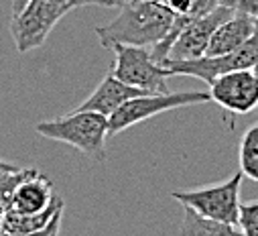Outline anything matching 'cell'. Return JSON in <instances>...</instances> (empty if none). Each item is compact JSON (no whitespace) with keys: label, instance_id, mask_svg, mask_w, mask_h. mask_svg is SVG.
Masks as SVG:
<instances>
[{"label":"cell","instance_id":"obj_1","mask_svg":"<svg viewBox=\"0 0 258 236\" xmlns=\"http://www.w3.org/2000/svg\"><path fill=\"white\" fill-rule=\"evenodd\" d=\"M179 15L157 0H131L112 23L96 27V35L106 49L114 43L153 49L167 39Z\"/></svg>","mask_w":258,"mask_h":236},{"label":"cell","instance_id":"obj_2","mask_svg":"<svg viewBox=\"0 0 258 236\" xmlns=\"http://www.w3.org/2000/svg\"><path fill=\"white\" fill-rule=\"evenodd\" d=\"M35 131L45 139L66 143L82 151L94 161L100 163L106 161V139L110 137V131H108V116L104 114L90 110H76L68 116L37 123Z\"/></svg>","mask_w":258,"mask_h":236},{"label":"cell","instance_id":"obj_3","mask_svg":"<svg viewBox=\"0 0 258 236\" xmlns=\"http://www.w3.org/2000/svg\"><path fill=\"white\" fill-rule=\"evenodd\" d=\"M244 175L242 171L232 173L228 180L212 184L198 190H179L171 196L185 208H191L204 218L238 224L240 218V186Z\"/></svg>","mask_w":258,"mask_h":236},{"label":"cell","instance_id":"obj_4","mask_svg":"<svg viewBox=\"0 0 258 236\" xmlns=\"http://www.w3.org/2000/svg\"><path fill=\"white\" fill-rule=\"evenodd\" d=\"M108 51L114 53V68L110 72L114 78L133 88H141L149 94L169 92L167 80L173 74L171 70L155 62L151 57V49L114 43L108 47Z\"/></svg>","mask_w":258,"mask_h":236},{"label":"cell","instance_id":"obj_5","mask_svg":"<svg viewBox=\"0 0 258 236\" xmlns=\"http://www.w3.org/2000/svg\"><path fill=\"white\" fill-rule=\"evenodd\" d=\"M70 13V0H29L11 17V33L19 53L33 51L45 43L53 27Z\"/></svg>","mask_w":258,"mask_h":236},{"label":"cell","instance_id":"obj_6","mask_svg":"<svg viewBox=\"0 0 258 236\" xmlns=\"http://www.w3.org/2000/svg\"><path fill=\"white\" fill-rule=\"evenodd\" d=\"M212 96L210 92H165V94H145L139 98L128 100L126 104H122L110 118H108V131L110 137L131 129L143 121L149 118L175 110V108H185V106H193V104H206L210 102Z\"/></svg>","mask_w":258,"mask_h":236},{"label":"cell","instance_id":"obj_7","mask_svg":"<svg viewBox=\"0 0 258 236\" xmlns=\"http://www.w3.org/2000/svg\"><path fill=\"white\" fill-rule=\"evenodd\" d=\"M256 64H258V29L242 47H238L232 53L216 55V57L204 55L200 59H187V62H171V59H167L163 66L171 70L173 76H191L210 86L216 78L228 72L252 70Z\"/></svg>","mask_w":258,"mask_h":236},{"label":"cell","instance_id":"obj_8","mask_svg":"<svg viewBox=\"0 0 258 236\" xmlns=\"http://www.w3.org/2000/svg\"><path fill=\"white\" fill-rule=\"evenodd\" d=\"M232 15H234L232 7L220 5L218 9H214L212 13L204 15V17L191 19L181 29V33L177 35V39H175L167 59H171V62H187V59H200V57H204L206 51H208L212 35ZM167 59H165V62H167Z\"/></svg>","mask_w":258,"mask_h":236},{"label":"cell","instance_id":"obj_9","mask_svg":"<svg viewBox=\"0 0 258 236\" xmlns=\"http://www.w3.org/2000/svg\"><path fill=\"white\" fill-rule=\"evenodd\" d=\"M212 100L232 114H248L258 108V76L254 70H236L210 84Z\"/></svg>","mask_w":258,"mask_h":236},{"label":"cell","instance_id":"obj_10","mask_svg":"<svg viewBox=\"0 0 258 236\" xmlns=\"http://www.w3.org/2000/svg\"><path fill=\"white\" fill-rule=\"evenodd\" d=\"M57 198L59 196L55 194L51 180L45 177L39 169H35L27 180H23L21 186L17 188L9 212L23 214V216L39 214V212H45Z\"/></svg>","mask_w":258,"mask_h":236},{"label":"cell","instance_id":"obj_11","mask_svg":"<svg viewBox=\"0 0 258 236\" xmlns=\"http://www.w3.org/2000/svg\"><path fill=\"white\" fill-rule=\"evenodd\" d=\"M149 92L141 90V88H133L124 82H120L118 78H114L112 74H108L100 86L90 94V98H86L78 110H90V112H98V114H104V116H112L122 104H126L128 100L133 98H139V96H145Z\"/></svg>","mask_w":258,"mask_h":236},{"label":"cell","instance_id":"obj_12","mask_svg":"<svg viewBox=\"0 0 258 236\" xmlns=\"http://www.w3.org/2000/svg\"><path fill=\"white\" fill-rule=\"evenodd\" d=\"M256 29H258V21L254 17L234 9V15L228 21H224L212 35L206 55L216 57V55H226L236 51L256 33Z\"/></svg>","mask_w":258,"mask_h":236},{"label":"cell","instance_id":"obj_13","mask_svg":"<svg viewBox=\"0 0 258 236\" xmlns=\"http://www.w3.org/2000/svg\"><path fill=\"white\" fill-rule=\"evenodd\" d=\"M181 236H246L238 224H228L212 218H204L191 208L183 206Z\"/></svg>","mask_w":258,"mask_h":236},{"label":"cell","instance_id":"obj_14","mask_svg":"<svg viewBox=\"0 0 258 236\" xmlns=\"http://www.w3.org/2000/svg\"><path fill=\"white\" fill-rule=\"evenodd\" d=\"M63 210V200L57 198L45 212L39 214H31V216H23V214H15V212H7V216L0 222V232L7 234V236H25L31 234L39 228H43L45 224L51 222V218Z\"/></svg>","mask_w":258,"mask_h":236},{"label":"cell","instance_id":"obj_15","mask_svg":"<svg viewBox=\"0 0 258 236\" xmlns=\"http://www.w3.org/2000/svg\"><path fill=\"white\" fill-rule=\"evenodd\" d=\"M238 165L244 177L258 182V125L242 135L238 145Z\"/></svg>","mask_w":258,"mask_h":236},{"label":"cell","instance_id":"obj_16","mask_svg":"<svg viewBox=\"0 0 258 236\" xmlns=\"http://www.w3.org/2000/svg\"><path fill=\"white\" fill-rule=\"evenodd\" d=\"M35 169H15V171H9L5 175H0V222H3V218L7 216V212L11 210V204H13V196L17 192V188L21 186L23 180H27V177L33 173Z\"/></svg>","mask_w":258,"mask_h":236},{"label":"cell","instance_id":"obj_17","mask_svg":"<svg viewBox=\"0 0 258 236\" xmlns=\"http://www.w3.org/2000/svg\"><path fill=\"white\" fill-rule=\"evenodd\" d=\"M157 3L167 5L175 15L179 17H189V19H198L222 5V0H157Z\"/></svg>","mask_w":258,"mask_h":236},{"label":"cell","instance_id":"obj_18","mask_svg":"<svg viewBox=\"0 0 258 236\" xmlns=\"http://www.w3.org/2000/svg\"><path fill=\"white\" fill-rule=\"evenodd\" d=\"M238 226L246 236H258V200L240 204Z\"/></svg>","mask_w":258,"mask_h":236},{"label":"cell","instance_id":"obj_19","mask_svg":"<svg viewBox=\"0 0 258 236\" xmlns=\"http://www.w3.org/2000/svg\"><path fill=\"white\" fill-rule=\"evenodd\" d=\"M61 218H63V210H59L49 224H45L43 228L31 232V234H25V236H59V228H61Z\"/></svg>","mask_w":258,"mask_h":236},{"label":"cell","instance_id":"obj_20","mask_svg":"<svg viewBox=\"0 0 258 236\" xmlns=\"http://www.w3.org/2000/svg\"><path fill=\"white\" fill-rule=\"evenodd\" d=\"M222 5H228L236 11L248 13L250 17H254L258 21V0H222Z\"/></svg>","mask_w":258,"mask_h":236},{"label":"cell","instance_id":"obj_21","mask_svg":"<svg viewBox=\"0 0 258 236\" xmlns=\"http://www.w3.org/2000/svg\"><path fill=\"white\" fill-rule=\"evenodd\" d=\"M82 7H104V0H70V11Z\"/></svg>","mask_w":258,"mask_h":236},{"label":"cell","instance_id":"obj_22","mask_svg":"<svg viewBox=\"0 0 258 236\" xmlns=\"http://www.w3.org/2000/svg\"><path fill=\"white\" fill-rule=\"evenodd\" d=\"M27 5H29V0H13V15L21 13V11H23Z\"/></svg>","mask_w":258,"mask_h":236},{"label":"cell","instance_id":"obj_23","mask_svg":"<svg viewBox=\"0 0 258 236\" xmlns=\"http://www.w3.org/2000/svg\"><path fill=\"white\" fill-rule=\"evenodd\" d=\"M15 169H19L17 165H11V163H7V161H0V175H5V173H9V171H15Z\"/></svg>","mask_w":258,"mask_h":236},{"label":"cell","instance_id":"obj_24","mask_svg":"<svg viewBox=\"0 0 258 236\" xmlns=\"http://www.w3.org/2000/svg\"><path fill=\"white\" fill-rule=\"evenodd\" d=\"M131 0H104V7H124V5H128Z\"/></svg>","mask_w":258,"mask_h":236},{"label":"cell","instance_id":"obj_25","mask_svg":"<svg viewBox=\"0 0 258 236\" xmlns=\"http://www.w3.org/2000/svg\"><path fill=\"white\" fill-rule=\"evenodd\" d=\"M252 70H254V74H256V76H258V64H256V66H254V68H252Z\"/></svg>","mask_w":258,"mask_h":236},{"label":"cell","instance_id":"obj_26","mask_svg":"<svg viewBox=\"0 0 258 236\" xmlns=\"http://www.w3.org/2000/svg\"><path fill=\"white\" fill-rule=\"evenodd\" d=\"M0 236H7V234H3V232H0Z\"/></svg>","mask_w":258,"mask_h":236}]
</instances>
